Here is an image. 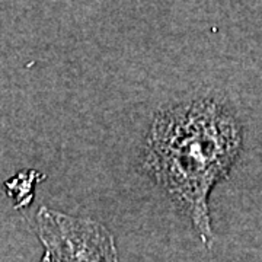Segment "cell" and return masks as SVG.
Wrapping results in <instances>:
<instances>
[{
  "label": "cell",
  "instance_id": "cell-1",
  "mask_svg": "<svg viewBox=\"0 0 262 262\" xmlns=\"http://www.w3.org/2000/svg\"><path fill=\"white\" fill-rule=\"evenodd\" d=\"M242 146L241 122L214 98L166 106L150 125L143 166L189 219L206 246L214 242L210 195L229 177Z\"/></svg>",
  "mask_w": 262,
  "mask_h": 262
},
{
  "label": "cell",
  "instance_id": "cell-2",
  "mask_svg": "<svg viewBox=\"0 0 262 262\" xmlns=\"http://www.w3.org/2000/svg\"><path fill=\"white\" fill-rule=\"evenodd\" d=\"M35 223L50 262H120L114 234L95 219L44 206Z\"/></svg>",
  "mask_w": 262,
  "mask_h": 262
},
{
  "label": "cell",
  "instance_id": "cell-3",
  "mask_svg": "<svg viewBox=\"0 0 262 262\" xmlns=\"http://www.w3.org/2000/svg\"><path fill=\"white\" fill-rule=\"evenodd\" d=\"M39 262H50V259H48L47 255H44V256L41 258V261H39Z\"/></svg>",
  "mask_w": 262,
  "mask_h": 262
}]
</instances>
